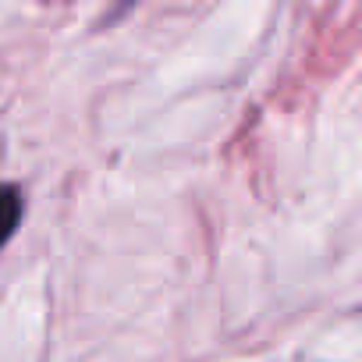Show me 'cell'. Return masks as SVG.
Returning <instances> with one entry per match:
<instances>
[{
	"label": "cell",
	"instance_id": "cell-1",
	"mask_svg": "<svg viewBox=\"0 0 362 362\" xmlns=\"http://www.w3.org/2000/svg\"><path fill=\"white\" fill-rule=\"evenodd\" d=\"M22 221V196L15 185H0V245H4Z\"/></svg>",
	"mask_w": 362,
	"mask_h": 362
}]
</instances>
